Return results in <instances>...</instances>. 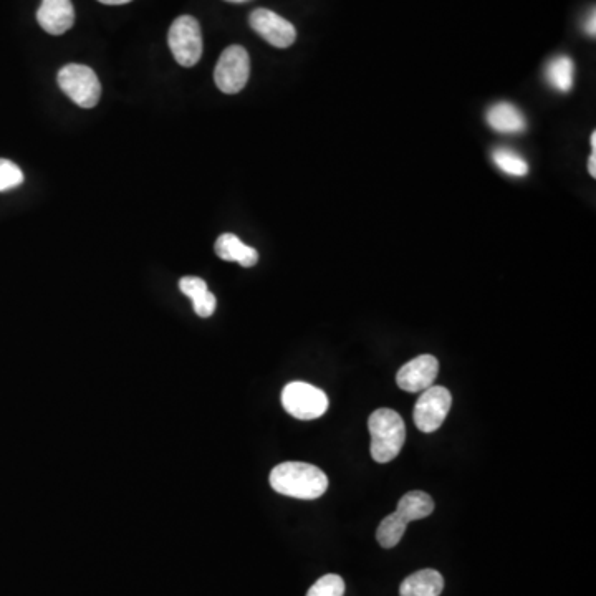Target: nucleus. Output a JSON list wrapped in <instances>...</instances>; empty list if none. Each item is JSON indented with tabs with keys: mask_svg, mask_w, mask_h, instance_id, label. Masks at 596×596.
<instances>
[{
	"mask_svg": "<svg viewBox=\"0 0 596 596\" xmlns=\"http://www.w3.org/2000/svg\"><path fill=\"white\" fill-rule=\"evenodd\" d=\"M270 486L282 496L315 500L328 489V477L322 469L307 462H282L270 472Z\"/></svg>",
	"mask_w": 596,
	"mask_h": 596,
	"instance_id": "nucleus-1",
	"label": "nucleus"
},
{
	"mask_svg": "<svg viewBox=\"0 0 596 596\" xmlns=\"http://www.w3.org/2000/svg\"><path fill=\"white\" fill-rule=\"evenodd\" d=\"M434 512V500L423 491H411L399 499L395 512L386 515L376 530V540L383 548H393L401 542L406 527L414 520H423Z\"/></svg>",
	"mask_w": 596,
	"mask_h": 596,
	"instance_id": "nucleus-2",
	"label": "nucleus"
},
{
	"mask_svg": "<svg viewBox=\"0 0 596 596\" xmlns=\"http://www.w3.org/2000/svg\"><path fill=\"white\" fill-rule=\"evenodd\" d=\"M371 436V457L378 464L393 461L403 449L406 441V426L396 411L388 408L376 409L368 419Z\"/></svg>",
	"mask_w": 596,
	"mask_h": 596,
	"instance_id": "nucleus-3",
	"label": "nucleus"
},
{
	"mask_svg": "<svg viewBox=\"0 0 596 596\" xmlns=\"http://www.w3.org/2000/svg\"><path fill=\"white\" fill-rule=\"evenodd\" d=\"M58 87L73 103L82 108H93L101 97V83L92 68L80 63H68L58 72Z\"/></svg>",
	"mask_w": 596,
	"mask_h": 596,
	"instance_id": "nucleus-4",
	"label": "nucleus"
},
{
	"mask_svg": "<svg viewBox=\"0 0 596 596\" xmlns=\"http://www.w3.org/2000/svg\"><path fill=\"white\" fill-rule=\"evenodd\" d=\"M168 44L174 60L181 67H194L202 57V32L198 20L181 15L174 20L168 34Z\"/></svg>",
	"mask_w": 596,
	"mask_h": 596,
	"instance_id": "nucleus-5",
	"label": "nucleus"
},
{
	"mask_svg": "<svg viewBox=\"0 0 596 596\" xmlns=\"http://www.w3.org/2000/svg\"><path fill=\"white\" fill-rule=\"evenodd\" d=\"M282 406L290 416L300 421H312L327 413L328 396L317 386L292 381L282 391Z\"/></svg>",
	"mask_w": 596,
	"mask_h": 596,
	"instance_id": "nucleus-6",
	"label": "nucleus"
},
{
	"mask_svg": "<svg viewBox=\"0 0 596 596\" xmlns=\"http://www.w3.org/2000/svg\"><path fill=\"white\" fill-rule=\"evenodd\" d=\"M250 57L247 50L241 45H231L222 52L216 70H214V82L222 93L234 95L242 92L249 82Z\"/></svg>",
	"mask_w": 596,
	"mask_h": 596,
	"instance_id": "nucleus-7",
	"label": "nucleus"
},
{
	"mask_svg": "<svg viewBox=\"0 0 596 596\" xmlns=\"http://www.w3.org/2000/svg\"><path fill=\"white\" fill-rule=\"evenodd\" d=\"M451 406V391L444 386H431L423 391L414 406V424L423 433H434L446 421Z\"/></svg>",
	"mask_w": 596,
	"mask_h": 596,
	"instance_id": "nucleus-8",
	"label": "nucleus"
},
{
	"mask_svg": "<svg viewBox=\"0 0 596 596\" xmlns=\"http://www.w3.org/2000/svg\"><path fill=\"white\" fill-rule=\"evenodd\" d=\"M250 27L265 42L277 49H289L297 40V30L289 20L269 9H255L249 17Z\"/></svg>",
	"mask_w": 596,
	"mask_h": 596,
	"instance_id": "nucleus-9",
	"label": "nucleus"
},
{
	"mask_svg": "<svg viewBox=\"0 0 596 596\" xmlns=\"http://www.w3.org/2000/svg\"><path fill=\"white\" fill-rule=\"evenodd\" d=\"M438 371L439 361L433 355L416 356L399 368L396 383L408 393H423L433 386L434 380L438 378Z\"/></svg>",
	"mask_w": 596,
	"mask_h": 596,
	"instance_id": "nucleus-10",
	"label": "nucleus"
},
{
	"mask_svg": "<svg viewBox=\"0 0 596 596\" xmlns=\"http://www.w3.org/2000/svg\"><path fill=\"white\" fill-rule=\"evenodd\" d=\"M37 20L47 34L63 35L75 22L73 4L70 0H42Z\"/></svg>",
	"mask_w": 596,
	"mask_h": 596,
	"instance_id": "nucleus-11",
	"label": "nucleus"
},
{
	"mask_svg": "<svg viewBox=\"0 0 596 596\" xmlns=\"http://www.w3.org/2000/svg\"><path fill=\"white\" fill-rule=\"evenodd\" d=\"M444 590V578L441 573L431 568L419 570L409 575L401 587L399 596H439Z\"/></svg>",
	"mask_w": 596,
	"mask_h": 596,
	"instance_id": "nucleus-12",
	"label": "nucleus"
},
{
	"mask_svg": "<svg viewBox=\"0 0 596 596\" xmlns=\"http://www.w3.org/2000/svg\"><path fill=\"white\" fill-rule=\"evenodd\" d=\"M216 254L226 262H237L242 267H254L259 262V252L254 247H249L234 236V234H222L214 246Z\"/></svg>",
	"mask_w": 596,
	"mask_h": 596,
	"instance_id": "nucleus-13",
	"label": "nucleus"
},
{
	"mask_svg": "<svg viewBox=\"0 0 596 596\" xmlns=\"http://www.w3.org/2000/svg\"><path fill=\"white\" fill-rule=\"evenodd\" d=\"M179 289L193 300L194 312L198 313L199 317L209 318L216 312V297L209 292L204 280L199 277H183L179 282Z\"/></svg>",
	"mask_w": 596,
	"mask_h": 596,
	"instance_id": "nucleus-14",
	"label": "nucleus"
},
{
	"mask_svg": "<svg viewBox=\"0 0 596 596\" xmlns=\"http://www.w3.org/2000/svg\"><path fill=\"white\" fill-rule=\"evenodd\" d=\"M487 123L499 133H519L525 130V116L512 103H497L487 111Z\"/></svg>",
	"mask_w": 596,
	"mask_h": 596,
	"instance_id": "nucleus-15",
	"label": "nucleus"
},
{
	"mask_svg": "<svg viewBox=\"0 0 596 596\" xmlns=\"http://www.w3.org/2000/svg\"><path fill=\"white\" fill-rule=\"evenodd\" d=\"M547 80L558 92H570L575 82V63L567 55H560L550 60L545 70Z\"/></svg>",
	"mask_w": 596,
	"mask_h": 596,
	"instance_id": "nucleus-16",
	"label": "nucleus"
},
{
	"mask_svg": "<svg viewBox=\"0 0 596 596\" xmlns=\"http://www.w3.org/2000/svg\"><path fill=\"white\" fill-rule=\"evenodd\" d=\"M494 163L497 168L502 169L505 174L515 176V178H522L529 173V164L525 163V159L520 154L515 153L509 148H497L492 153Z\"/></svg>",
	"mask_w": 596,
	"mask_h": 596,
	"instance_id": "nucleus-17",
	"label": "nucleus"
},
{
	"mask_svg": "<svg viewBox=\"0 0 596 596\" xmlns=\"http://www.w3.org/2000/svg\"><path fill=\"white\" fill-rule=\"evenodd\" d=\"M345 595V582L340 575H325L320 578L310 590L307 596H343Z\"/></svg>",
	"mask_w": 596,
	"mask_h": 596,
	"instance_id": "nucleus-18",
	"label": "nucleus"
},
{
	"mask_svg": "<svg viewBox=\"0 0 596 596\" xmlns=\"http://www.w3.org/2000/svg\"><path fill=\"white\" fill-rule=\"evenodd\" d=\"M24 183V173L20 171L17 164L9 159L0 158V193L19 188Z\"/></svg>",
	"mask_w": 596,
	"mask_h": 596,
	"instance_id": "nucleus-19",
	"label": "nucleus"
},
{
	"mask_svg": "<svg viewBox=\"0 0 596 596\" xmlns=\"http://www.w3.org/2000/svg\"><path fill=\"white\" fill-rule=\"evenodd\" d=\"M587 32L588 34L592 35V37H595V10H593L592 15H590V19L587 20Z\"/></svg>",
	"mask_w": 596,
	"mask_h": 596,
	"instance_id": "nucleus-20",
	"label": "nucleus"
},
{
	"mask_svg": "<svg viewBox=\"0 0 596 596\" xmlns=\"http://www.w3.org/2000/svg\"><path fill=\"white\" fill-rule=\"evenodd\" d=\"M588 171H590L592 178H596V153H592V156L588 159Z\"/></svg>",
	"mask_w": 596,
	"mask_h": 596,
	"instance_id": "nucleus-21",
	"label": "nucleus"
},
{
	"mask_svg": "<svg viewBox=\"0 0 596 596\" xmlns=\"http://www.w3.org/2000/svg\"><path fill=\"white\" fill-rule=\"evenodd\" d=\"M98 2L105 5H123L130 4L131 0H98Z\"/></svg>",
	"mask_w": 596,
	"mask_h": 596,
	"instance_id": "nucleus-22",
	"label": "nucleus"
},
{
	"mask_svg": "<svg viewBox=\"0 0 596 596\" xmlns=\"http://www.w3.org/2000/svg\"><path fill=\"white\" fill-rule=\"evenodd\" d=\"M592 149L593 153H596V133H593L592 135Z\"/></svg>",
	"mask_w": 596,
	"mask_h": 596,
	"instance_id": "nucleus-23",
	"label": "nucleus"
},
{
	"mask_svg": "<svg viewBox=\"0 0 596 596\" xmlns=\"http://www.w3.org/2000/svg\"><path fill=\"white\" fill-rule=\"evenodd\" d=\"M227 2H234V4H242V2H249V0H227Z\"/></svg>",
	"mask_w": 596,
	"mask_h": 596,
	"instance_id": "nucleus-24",
	"label": "nucleus"
}]
</instances>
